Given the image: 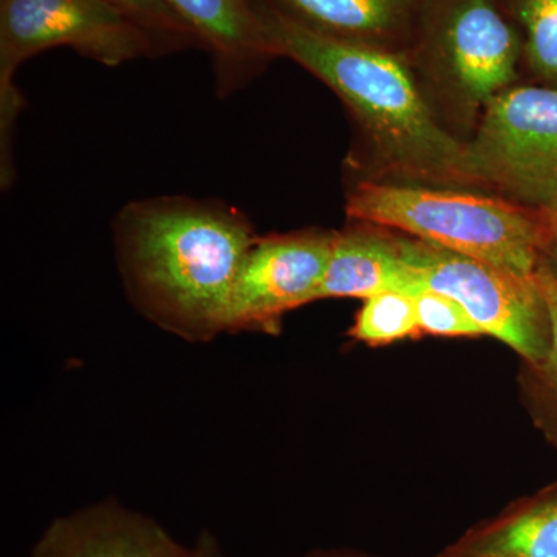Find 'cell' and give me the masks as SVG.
<instances>
[{
  "instance_id": "4fadbf2b",
  "label": "cell",
  "mask_w": 557,
  "mask_h": 557,
  "mask_svg": "<svg viewBox=\"0 0 557 557\" xmlns=\"http://www.w3.org/2000/svg\"><path fill=\"white\" fill-rule=\"evenodd\" d=\"M164 3L226 64L244 65L273 54L262 16L249 0H164Z\"/></svg>"
},
{
  "instance_id": "ac0fdd59",
  "label": "cell",
  "mask_w": 557,
  "mask_h": 557,
  "mask_svg": "<svg viewBox=\"0 0 557 557\" xmlns=\"http://www.w3.org/2000/svg\"><path fill=\"white\" fill-rule=\"evenodd\" d=\"M113 5L129 13L139 24L145 25L150 33L163 32L182 35L190 32L185 22L164 3V0H108Z\"/></svg>"
},
{
  "instance_id": "5b68a950",
  "label": "cell",
  "mask_w": 557,
  "mask_h": 557,
  "mask_svg": "<svg viewBox=\"0 0 557 557\" xmlns=\"http://www.w3.org/2000/svg\"><path fill=\"white\" fill-rule=\"evenodd\" d=\"M426 289L461 304L487 336L507 344L534 370L549 350V321L536 278L413 237H395Z\"/></svg>"
},
{
  "instance_id": "d6986e66",
  "label": "cell",
  "mask_w": 557,
  "mask_h": 557,
  "mask_svg": "<svg viewBox=\"0 0 557 557\" xmlns=\"http://www.w3.org/2000/svg\"><path fill=\"white\" fill-rule=\"evenodd\" d=\"M194 557H225L214 534L203 531L194 544Z\"/></svg>"
},
{
  "instance_id": "5bb4252c",
  "label": "cell",
  "mask_w": 557,
  "mask_h": 557,
  "mask_svg": "<svg viewBox=\"0 0 557 557\" xmlns=\"http://www.w3.org/2000/svg\"><path fill=\"white\" fill-rule=\"evenodd\" d=\"M350 335L370 346H384L421 335L416 296L386 292L364 299V306L355 319Z\"/></svg>"
},
{
  "instance_id": "277c9868",
  "label": "cell",
  "mask_w": 557,
  "mask_h": 557,
  "mask_svg": "<svg viewBox=\"0 0 557 557\" xmlns=\"http://www.w3.org/2000/svg\"><path fill=\"white\" fill-rule=\"evenodd\" d=\"M148 28L108 0H0V110L11 129L20 94L13 75L40 51L70 47L116 67L153 49Z\"/></svg>"
},
{
  "instance_id": "52a82bcc",
  "label": "cell",
  "mask_w": 557,
  "mask_h": 557,
  "mask_svg": "<svg viewBox=\"0 0 557 557\" xmlns=\"http://www.w3.org/2000/svg\"><path fill=\"white\" fill-rule=\"evenodd\" d=\"M332 244L333 234L258 237L234 285L226 332L276 333L285 313L318 300Z\"/></svg>"
},
{
  "instance_id": "2e32d148",
  "label": "cell",
  "mask_w": 557,
  "mask_h": 557,
  "mask_svg": "<svg viewBox=\"0 0 557 557\" xmlns=\"http://www.w3.org/2000/svg\"><path fill=\"white\" fill-rule=\"evenodd\" d=\"M418 327L435 336H482L483 330L460 302L442 293L424 289L416 296Z\"/></svg>"
},
{
  "instance_id": "6da1fadb",
  "label": "cell",
  "mask_w": 557,
  "mask_h": 557,
  "mask_svg": "<svg viewBox=\"0 0 557 557\" xmlns=\"http://www.w3.org/2000/svg\"><path fill=\"white\" fill-rule=\"evenodd\" d=\"M258 237L239 212L189 199L138 201L116 220V252L132 300L189 341L228 330L234 285Z\"/></svg>"
},
{
  "instance_id": "9a60e30c",
  "label": "cell",
  "mask_w": 557,
  "mask_h": 557,
  "mask_svg": "<svg viewBox=\"0 0 557 557\" xmlns=\"http://www.w3.org/2000/svg\"><path fill=\"white\" fill-rule=\"evenodd\" d=\"M523 30V51L531 69L557 83V0H508Z\"/></svg>"
},
{
  "instance_id": "9c48e42d",
  "label": "cell",
  "mask_w": 557,
  "mask_h": 557,
  "mask_svg": "<svg viewBox=\"0 0 557 557\" xmlns=\"http://www.w3.org/2000/svg\"><path fill=\"white\" fill-rule=\"evenodd\" d=\"M157 520L102 500L54 519L32 557H194Z\"/></svg>"
},
{
  "instance_id": "7a4b0ae2",
  "label": "cell",
  "mask_w": 557,
  "mask_h": 557,
  "mask_svg": "<svg viewBox=\"0 0 557 557\" xmlns=\"http://www.w3.org/2000/svg\"><path fill=\"white\" fill-rule=\"evenodd\" d=\"M271 53L298 62L354 110L380 152L418 177L465 180V145L442 129L394 50L325 35L259 10Z\"/></svg>"
},
{
  "instance_id": "7402d4cb",
  "label": "cell",
  "mask_w": 557,
  "mask_h": 557,
  "mask_svg": "<svg viewBox=\"0 0 557 557\" xmlns=\"http://www.w3.org/2000/svg\"><path fill=\"white\" fill-rule=\"evenodd\" d=\"M548 211L552 212L553 218L557 219V200L549 207Z\"/></svg>"
},
{
  "instance_id": "30bf717a",
  "label": "cell",
  "mask_w": 557,
  "mask_h": 557,
  "mask_svg": "<svg viewBox=\"0 0 557 557\" xmlns=\"http://www.w3.org/2000/svg\"><path fill=\"white\" fill-rule=\"evenodd\" d=\"M424 289L420 274L403 259L395 237L368 231L333 234L319 299H369L386 292L418 296Z\"/></svg>"
},
{
  "instance_id": "3957f363",
  "label": "cell",
  "mask_w": 557,
  "mask_h": 557,
  "mask_svg": "<svg viewBox=\"0 0 557 557\" xmlns=\"http://www.w3.org/2000/svg\"><path fill=\"white\" fill-rule=\"evenodd\" d=\"M347 214L530 278L552 233V225L511 201L423 186L362 183Z\"/></svg>"
},
{
  "instance_id": "8fae6325",
  "label": "cell",
  "mask_w": 557,
  "mask_h": 557,
  "mask_svg": "<svg viewBox=\"0 0 557 557\" xmlns=\"http://www.w3.org/2000/svg\"><path fill=\"white\" fill-rule=\"evenodd\" d=\"M307 27L392 50L423 13L426 0H270Z\"/></svg>"
},
{
  "instance_id": "e0dca14e",
  "label": "cell",
  "mask_w": 557,
  "mask_h": 557,
  "mask_svg": "<svg viewBox=\"0 0 557 557\" xmlns=\"http://www.w3.org/2000/svg\"><path fill=\"white\" fill-rule=\"evenodd\" d=\"M536 284L545 302L549 321V350L544 364L536 372L541 375L549 401L557 408V273L547 258L542 259L536 271Z\"/></svg>"
},
{
  "instance_id": "8992f818",
  "label": "cell",
  "mask_w": 557,
  "mask_h": 557,
  "mask_svg": "<svg viewBox=\"0 0 557 557\" xmlns=\"http://www.w3.org/2000/svg\"><path fill=\"white\" fill-rule=\"evenodd\" d=\"M465 180L549 209L557 200V89L518 87L487 102L465 145Z\"/></svg>"
},
{
  "instance_id": "7c38bea8",
  "label": "cell",
  "mask_w": 557,
  "mask_h": 557,
  "mask_svg": "<svg viewBox=\"0 0 557 557\" xmlns=\"http://www.w3.org/2000/svg\"><path fill=\"white\" fill-rule=\"evenodd\" d=\"M440 557H557V490L475 528Z\"/></svg>"
},
{
  "instance_id": "ffe728a7",
  "label": "cell",
  "mask_w": 557,
  "mask_h": 557,
  "mask_svg": "<svg viewBox=\"0 0 557 557\" xmlns=\"http://www.w3.org/2000/svg\"><path fill=\"white\" fill-rule=\"evenodd\" d=\"M553 222L555 223H552V233H549L547 249H545V258L552 263L557 273V219L555 218Z\"/></svg>"
},
{
  "instance_id": "44dd1931",
  "label": "cell",
  "mask_w": 557,
  "mask_h": 557,
  "mask_svg": "<svg viewBox=\"0 0 557 557\" xmlns=\"http://www.w3.org/2000/svg\"><path fill=\"white\" fill-rule=\"evenodd\" d=\"M309 557H358V556L347 555V553L330 552V553H317V555H311Z\"/></svg>"
},
{
  "instance_id": "ba28073f",
  "label": "cell",
  "mask_w": 557,
  "mask_h": 557,
  "mask_svg": "<svg viewBox=\"0 0 557 557\" xmlns=\"http://www.w3.org/2000/svg\"><path fill=\"white\" fill-rule=\"evenodd\" d=\"M435 51L468 98L490 102L518 75L523 39L496 0H428Z\"/></svg>"
}]
</instances>
